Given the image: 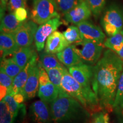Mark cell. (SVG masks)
<instances>
[{"mask_svg": "<svg viewBox=\"0 0 123 123\" xmlns=\"http://www.w3.org/2000/svg\"><path fill=\"white\" fill-rule=\"evenodd\" d=\"M1 68L3 69L4 71L13 79L22 70L15 63L12 57L10 58H4L1 60Z\"/></svg>", "mask_w": 123, "mask_h": 123, "instance_id": "cell-23", "label": "cell"}, {"mask_svg": "<svg viewBox=\"0 0 123 123\" xmlns=\"http://www.w3.org/2000/svg\"><path fill=\"white\" fill-rule=\"evenodd\" d=\"M83 0H55L58 10L63 14L70 12Z\"/></svg>", "mask_w": 123, "mask_h": 123, "instance_id": "cell-26", "label": "cell"}, {"mask_svg": "<svg viewBox=\"0 0 123 123\" xmlns=\"http://www.w3.org/2000/svg\"><path fill=\"white\" fill-rule=\"evenodd\" d=\"M13 115L9 110L6 103L4 100L0 103V123H13Z\"/></svg>", "mask_w": 123, "mask_h": 123, "instance_id": "cell-29", "label": "cell"}, {"mask_svg": "<svg viewBox=\"0 0 123 123\" xmlns=\"http://www.w3.org/2000/svg\"><path fill=\"white\" fill-rule=\"evenodd\" d=\"M24 22L19 21L14 13H9L1 18V33H14Z\"/></svg>", "mask_w": 123, "mask_h": 123, "instance_id": "cell-19", "label": "cell"}, {"mask_svg": "<svg viewBox=\"0 0 123 123\" xmlns=\"http://www.w3.org/2000/svg\"><path fill=\"white\" fill-rule=\"evenodd\" d=\"M70 45L63 33L55 31L47 38L44 47V52L49 54H58Z\"/></svg>", "mask_w": 123, "mask_h": 123, "instance_id": "cell-13", "label": "cell"}, {"mask_svg": "<svg viewBox=\"0 0 123 123\" xmlns=\"http://www.w3.org/2000/svg\"><path fill=\"white\" fill-rule=\"evenodd\" d=\"M68 72L83 87L87 90H92L93 66L83 63L69 67Z\"/></svg>", "mask_w": 123, "mask_h": 123, "instance_id": "cell-10", "label": "cell"}, {"mask_svg": "<svg viewBox=\"0 0 123 123\" xmlns=\"http://www.w3.org/2000/svg\"><path fill=\"white\" fill-rule=\"evenodd\" d=\"M33 59L29 62L26 66L21 71V72L14 78L12 87H10V88L8 89V95L13 96L14 95L22 91L28 79Z\"/></svg>", "mask_w": 123, "mask_h": 123, "instance_id": "cell-17", "label": "cell"}, {"mask_svg": "<svg viewBox=\"0 0 123 123\" xmlns=\"http://www.w3.org/2000/svg\"><path fill=\"white\" fill-rule=\"evenodd\" d=\"M34 1H34H37V0H33Z\"/></svg>", "mask_w": 123, "mask_h": 123, "instance_id": "cell-41", "label": "cell"}, {"mask_svg": "<svg viewBox=\"0 0 123 123\" xmlns=\"http://www.w3.org/2000/svg\"><path fill=\"white\" fill-rule=\"evenodd\" d=\"M83 40H88L103 44L105 35L100 27L86 21L77 25Z\"/></svg>", "mask_w": 123, "mask_h": 123, "instance_id": "cell-11", "label": "cell"}, {"mask_svg": "<svg viewBox=\"0 0 123 123\" xmlns=\"http://www.w3.org/2000/svg\"><path fill=\"white\" fill-rule=\"evenodd\" d=\"M58 59L66 67H71L83 64L82 61L71 44L60 53L56 54Z\"/></svg>", "mask_w": 123, "mask_h": 123, "instance_id": "cell-16", "label": "cell"}, {"mask_svg": "<svg viewBox=\"0 0 123 123\" xmlns=\"http://www.w3.org/2000/svg\"><path fill=\"white\" fill-rule=\"evenodd\" d=\"M62 88L88 110L96 111L97 109H101L93 91L83 87L66 68L62 80Z\"/></svg>", "mask_w": 123, "mask_h": 123, "instance_id": "cell-3", "label": "cell"}, {"mask_svg": "<svg viewBox=\"0 0 123 123\" xmlns=\"http://www.w3.org/2000/svg\"><path fill=\"white\" fill-rule=\"evenodd\" d=\"M100 22L109 37L116 34L123 29V8L119 4L110 5L104 12Z\"/></svg>", "mask_w": 123, "mask_h": 123, "instance_id": "cell-4", "label": "cell"}, {"mask_svg": "<svg viewBox=\"0 0 123 123\" xmlns=\"http://www.w3.org/2000/svg\"><path fill=\"white\" fill-rule=\"evenodd\" d=\"M25 0H9L7 9L10 13H13L16 9L20 7H25Z\"/></svg>", "mask_w": 123, "mask_h": 123, "instance_id": "cell-32", "label": "cell"}, {"mask_svg": "<svg viewBox=\"0 0 123 123\" xmlns=\"http://www.w3.org/2000/svg\"><path fill=\"white\" fill-rule=\"evenodd\" d=\"M13 79H14L9 76L6 73L3 69L1 68V71H0V83H1V85L5 86L8 89L10 88L13 84Z\"/></svg>", "mask_w": 123, "mask_h": 123, "instance_id": "cell-31", "label": "cell"}, {"mask_svg": "<svg viewBox=\"0 0 123 123\" xmlns=\"http://www.w3.org/2000/svg\"><path fill=\"white\" fill-rule=\"evenodd\" d=\"M59 94V90L51 82L39 86L38 90V96L41 100L46 103H51L56 99Z\"/></svg>", "mask_w": 123, "mask_h": 123, "instance_id": "cell-20", "label": "cell"}, {"mask_svg": "<svg viewBox=\"0 0 123 123\" xmlns=\"http://www.w3.org/2000/svg\"><path fill=\"white\" fill-rule=\"evenodd\" d=\"M88 114L84 107L62 88L51 103L50 115L56 123H68Z\"/></svg>", "mask_w": 123, "mask_h": 123, "instance_id": "cell-2", "label": "cell"}, {"mask_svg": "<svg viewBox=\"0 0 123 123\" xmlns=\"http://www.w3.org/2000/svg\"><path fill=\"white\" fill-rule=\"evenodd\" d=\"M87 3L92 14L95 18L101 14L106 4V0H83Z\"/></svg>", "mask_w": 123, "mask_h": 123, "instance_id": "cell-27", "label": "cell"}, {"mask_svg": "<svg viewBox=\"0 0 123 123\" xmlns=\"http://www.w3.org/2000/svg\"><path fill=\"white\" fill-rule=\"evenodd\" d=\"M62 24V22L60 21V18H55L40 25L37 30L34 37L35 47L38 51L41 52L43 50L45 42L49 37Z\"/></svg>", "mask_w": 123, "mask_h": 123, "instance_id": "cell-7", "label": "cell"}, {"mask_svg": "<svg viewBox=\"0 0 123 123\" xmlns=\"http://www.w3.org/2000/svg\"><path fill=\"white\" fill-rule=\"evenodd\" d=\"M118 123H123V107L113 110Z\"/></svg>", "mask_w": 123, "mask_h": 123, "instance_id": "cell-35", "label": "cell"}, {"mask_svg": "<svg viewBox=\"0 0 123 123\" xmlns=\"http://www.w3.org/2000/svg\"><path fill=\"white\" fill-rule=\"evenodd\" d=\"M13 13L17 19L21 22H24L27 17V10L25 7H20L16 9Z\"/></svg>", "mask_w": 123, "mask_h": 123, "instance_id": "cell-33", "label": "cell"}, {"mask_svg": "<svg viewBox=\"0 0 123 123\" xmlns=\"http://www.w3.org/2000/svg\"><path fill=\"white\" fill-rule=\"evenodd\" d=\"M4 100L6 103L9 110L13 115L14 119L17 116L19 110L24 107V104H19L16 102L14 99V97L12 95H7L4 99Z\"/></svg>", "mask_w": 123, "mask_h": 123, "instance_id": "cell-28", "label": "cell"}, {"mask_svg": "<svg viewBox=\"0 0 123 123\" xmlns=\"http://www.w3.org/2000/svg\"><path fill=\"white\" fill-rule=\"evenodd\" d=\"M37 55L33 46L20 47L14 54L12 58L17 64L23 69L26 64Z\"/></svg>", "mask_w": 123, "mask_h": 123, "instance_id": "cell-18", "label": "cell"}, {"mask_svg": "<svg viewBox=\"0 0 123 123\" xmlns=\"http://www.w3.org/2000/svg\"><path fill=\"white\" fill-rule=\"evenodd\" d=\"M0 48L1 60L6 58L9 55L13 56L20 47L15 42L12 34L1 33L0 35Z\"/></svg>", "mask_w": 123, "mask_h": 123, "instance_id": "cell-15", "label": "cell"}, {"mask_svg": "<svg viewBox=\"0 0 123 123\" xmlns=\"http://www.w3.org/2000/svg\"><path fill=\"white\" fill-rule=\"evenodd\" d=\"M116 54L119 55V56H120V58L123 61V46L122 48H121V50H120L119 51H118Z\"/></svg>", "mask_w": 123, "mask_h": 123, "instance_id": "cell-39", "label": "cell"}, {"mask_svg": "<svg viewBox=\"0 0 123 123\" xmlns=\"http://www.w3.org/2000/svg\"><path fill=\"white\" fill-rule=\"evenodd\" d=\"M13 97L14 99L16 101V102L18 103L19 104H22V103L25 101V100H26L24 95H23L22 93H21V92L14 95Z\"/></svg>", "mask_w": 123, "mask_h": 123, "instance_id": "cell-36", "label": "cell"}, {"mask_svg": "<svg viewBox=\"0 0 123 123\" xmlns=\"http://www.w3.org/2000/svg\"><path fill=\"white\" fill-rule=\"evenodd\" d=\"M39 68L38 66V56L37 55H36L32 61L28 79L21 92V93L24 95L26 100L32 99L36 95L38 87H39Z\"/></svg>", "mask_w": 123, "mask_h": 123, "instance_id": "cell-9", "label": "cell"}, {"mask_svg": "<svg viewBox=\"0 0 123 123\" xmlns=\"http://www.w3.org/2000/svg\"><path fill=\"white\" fill-rule=\"evenodd\" d=\"M63 34L69 44L75 43L83 40L79 29L77 26H70L63 33Z\"/></svg>", "mask_w": 123, "mask_h": 123, "instance_id": "cell-25", "label": "cell"}, {"mask_svg": "<svg viewBox=\"0 0 123 123\" xmlns=\"http://www.w3.org/2000/svg\"><path fill=\"white\" fill-rule=\"evenodd\" d=\"M104 46L117 53L123 46V29L113 36L110 37L104 41Z\"/></svg>", "mask_w": 123, "mask_h": 123, "instance_id": "cell-22", "label": "cell"}, {"mask_svg": "<svg viewBox=\"0 0 123 123\" xmlns=\"http://www.w3.org/2000/svg\"><path fill=\"white\" fill-rule=\"evenodd\" d=\"M122 107H123V71L117 86L113 109L114 110Z\"/></svg>", "mask_w": 123, "mask_h": 123, "instance_id": "cell-30", "label": "cell"}, {"mask_svg": "<svg viewBox=\"0 0 123 123\" xmlns=\"http://www.w3.org/2000/svg\"><path fill=\"white\" fill-rule=\"evenodd\" d=\"M39 62L45 70L63 66L58 59L57 56L53 54H49L46 52L41 53L40 55Z\"/></svg>", "mask_w": 123, "mask_h": 123, "instance_id": "cell-21", "label": "cell"}, {"mask_svg": "<svg viewBox=\"0 0 123 123\" xmlns=\"http://www.w3.org/2000/svg\"><path fill=\"white\" fill-rule=\"evenodd\" d=\"M1 92H0V98H1V101L3 100L8 95V88L5 86L1 85Z\"/></svg>", "mask_w": 123, "mask_h": 123, "instance_id": "cell-37", "label": "cell"}, {"mask_svg": "<svg viewBox=\"0 0 123 123\" xmlns=\"http://www.w3.org/2000/svg\"><path fill=\"white\" fill-rule=\"evenodd\" d=\"M55 0H37L34 2L31 19L37 24L42 25L55 18H60Z\"/></svg>", "mask_w": 123, "mask_h": 123, "instance_id": "cell-6", "label": "cell"}, {"mask_svg": "<svg viewBox=\"0 0 123 123\" xmlns=\"http://www.w3.org/2000/svg\"><path fill=\"white\" fill-rule=\"evenodd\" d=\"M92 15L91 10L84 1L64 15V19L67 22L78 25L87 21Z\"/></svg>", "mask_w": 123, "mask_h": 123, "instance_id": "cell-12", "label": "cell"}, {"mask_svg": "<svg viewBox=\"0 0 123 123\" xmlns=\"http://www.w3.org/2000/svg\"><path fill=\"white\" fill-rule=\"evenodd\" d=\"M38 27L37 24L32 20L22 23L19 28L13 34L15 42L19 47L32 45Z\"/></svg>", "mask_w": 123, "mask_h": 123, "instance_id": "cell-8", "label": "cell"}, {"mask_svg": "<svg viewBox=\"0 0 123 123\" xmlns=\"http://www.w3.org/2000/svg\"><path fill=\"white\" fill-rule=\"evenodd\" d=\"M123 71V61L111 50H106L93 66L92 88L101 108L111 112L119 81Z\"/></svg>", "mask_w": 123, "mask_h": 123, "instance_id": "cell-1", "label": "cell"}, {"mask_svg": "<svg viewBox=\"0 0 123 123\" xmlns=\"http://www.w3.org/2000/svg\"><path fill=\"white\" fill-rule=\"evenodd\" d=\"M105 123H108V121H106L105 122Z\"/></svg>", "mask_w": 123, "mask_h": 123, "instance_id": "cell-40", "label": "cell"}, {"mask_svg": "<svg viewBox=\"0 0 123 123\" xmlns=\"http://www.w3.org/2000/svg\"><path fill=\"white\" fill-rule=\"evenodd\" d=\"M109 120V116L108 113L103 112H99L95 113L93 120L92 123H105L106 121Z\"/></svg>", "mask_w": 123, "mask_h": 123, "instance_id": "cell-34", "label": "cell"}, {"mask_svg": "<svg viewBox=\"0 0 123 123\" xmlns=\"http://www.w3.org/2000/svg\"><path fill=\"white\" fill-rule=\"evenodd\" d=\"M7 1L8 0H1V18L4 15L5 11L7 7Z\"/></svg>", "mask_w": 123, "mask_h": 123, "instance_id": "cell-38", "label": "cell"}, {"mask_svg": "<svg viewBox=\"0 0 123 123\" xmlns=\"http://www.w3.org/2000/svg\"><path fill=\"white\" fill-rule=\"evenodd\" d=\"M103 44L88 40H82L72 45L83 63L95 66L99 61L102 54Z\"/></svg>", "mask_w": 123, "mask_h": 123, "instance_id": "cell-5", "label": "cell"}, {"mask_svg": "<svg viewBox=\"0 0 123 123\" xmlns=\"http://www.w3.org/2000/svg\"><path fill=\"white\" fill-rule=\"evenodd\" d=\"M66 67L63 66L62 67H57L51 69L45 70L48 74L51 82L57 88L58 90H61L62 88V80L64 70Z\"/></svg>", "mask_w": 123, "mask_h": 123, "instance_id": "cell-24", "label": "cell"}, {"mask_svg": "<svg viewBox=\"0 0 123 123\" xmlns=\"http://www.w3.org/2000/svg\"><path fill=\"white\" fill-rule=\"evenodd\" d=\"M46 103L42 100H38L31 105L30 113L35 123H47L49 121L51 115Z\"/></svg>", "mask_w": 123, "mask_h": 123, "instance_id": "cell-14", "label": "cell"}]
</instances>
